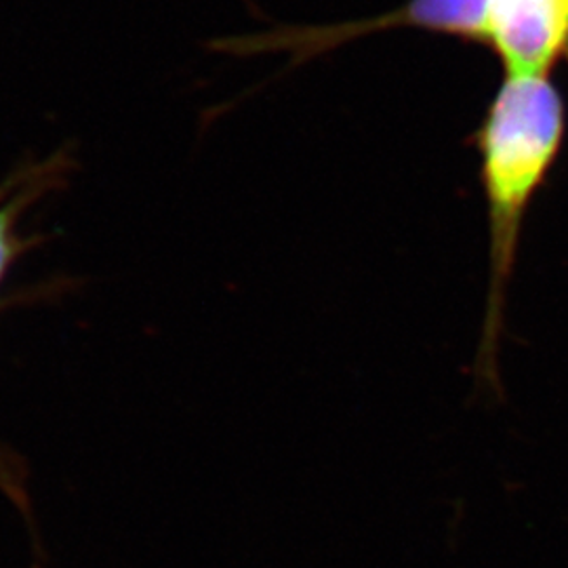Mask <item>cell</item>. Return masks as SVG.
<instances>
[{
    "label": "cell",
    "mask_w": 568,
    "mask_h": 568,
    "mask_svg": "<svg viewBox=\"0 0 568 568\" xmlns=\"http://www.w3.org/2000/svg\"><path fill=\"white\" fill-rule=\"evenodd\" d=\"M490 2L493 0H406L400 9L384 13L379 18L345 21L325 28L267 30L262 34L225 39L217 42L215 49L239 55L286 51L293 53L295 63H304L305 60L316 58L318 53H325L344 42L394 28H419L426 32L487 47Z\"/></svg>",
    "instance_id": "cell-2"
},
{
    "label": "cell",
    "mask_w": 568,
    "mask_h": 568,
    "mask_svg": "<svg viewBox=\"0 0 568 568\" xmlns=\"http://www.w3.org/2000/svg\"><path fill=\"white\" fill-rule=\"evenodd\" d=\"M70 166L68 154L58 152L42 163L21 166L0 182V286L11 265L28 248V241L20 234L21 215L44 194L53 192L65 180Z\"/></svg>",
    "instance_id": "cell-4"
},
{
    "label": "cell",
    "mask_w": 568,
    "mask_h": 568,
    "mask_svg": "<svg viewBox=\"0 0 568 568\" xmlns=\"http://www.w3.org/2000/svg\"><path fill=\"white\" fill-rule=\"evenodd\" d=\"M487 47L506 74H549L568 65V0H493Z\"/></svg>",
    "instance_id": "cell-3"
},
{
    "label": "cell",
    "mask_w": 568,
    "mask_h": 568,
    "mask_svg": "<svg viewBox=\"0 0 568 568\" xmlns=\"http://www.w3.org/2000/svg\"><path fill=\"white\" fill-rule=\"evenodd\" d=\"M565 129L567 108L549 74H506L476 131L490 265L478 371L490 386L499 382L497 352L523 222L560 154Z\"/></svg>",
    "instance_id": "cell-1"
}]
</instances>
